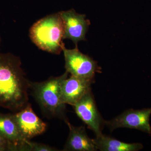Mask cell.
<instances>
[{
    "label": "cell",
    "instance_id": "obj_15",
    "mask_svg": "<svg viewBox=\"0 0 151 151\" xmlns=\"http://www.w3.org/2000/svg\"><path fill=\"white\" fill-rule=\"evenodd\" d=\"M8 151V149L4 146L0 145V151Z\"/></svg>",
    "mask_w": 151,
    "mask_h": 151
},
{
    "label": "cell",
    "instance_id": "obj_13",
    "mask_svg": "<svg viewBox=\"0 0 151 151\" xmlns=\"http://www.w3.org/2000/svg\"><path fill=\"white\" fill-rule=\"evenodd\" d=\"M29 151H55L56 149L47 145L41 143L33 142L30 141Z\"/></svg>",
    "mask_w": 151,
    "mask_h": 151
},
{
    "label": "cell",
    "instance_id": "obj_9",
    "mask_svg": "<svg viewBox=\"0 0 151 151\" xmlns=\"http://www.w3.org/2000/svg\"><path fill=\"white\" fill-rule=\"evenodd\" d=\"M94 79L71 75L63 81L60 86L61 100L65 104L73 106L88 92L91 91Z\"/></svg>",
    "mask_w": 151,
    "mask_h": 151
},
{
    "label": "cell",
    "instance_id": "obj_14",
    "mask_svg": "<svg viewBox=\"0 0 151 151\" xmlns=\"http://www.w3.org/2000/svg\"><path fill=\"white\" fill-rule=\"evenodd\" d=\"M0 145L4 146L8 149V151H10L9 145L7 141L2 136L0 135Z\"/></svg>",
    "mask_w": 151,
    "mask_h": 151
},
{
    "label": "cell",
    "instance_id": "obj_7",
    "mask_svg": "<svg viewBox=\"0 0 151 151\" xmlns=\"http://www.w3.org/2000/svg\"><path fill=\"white\" fill-rule=\"evenodd\" d=\"M73 106L77 116L96 136L102 134V126L104 121L98 111L91 91L85 94Z\"/></svg>",
    "mask_w": 151,
    "mask_h": 151
},
{
    "label": "cell",
    "instance_id": "obj_12",
    "mask_svg": "<svg viewBox=\"0 0 151 151\" xmlns=\"http://www.w3.org/2000/svg\"><path fill=\"white\" fill-rule=\"evenodd\" d=\"M97 150L101 151H138L143 149L140 143H127L100 134L92 139Z\"/></svg>",
    "mask_w": 151,
    "mask_h": 151
},
{
    "label": "cell",
    "instance_id": "obj_8",
    "mask_svg": "<svg viewBox=\"0 0 151 151\" xmlns=\"http://www.w3.org/2000/svg\"><path fill=\"white\" fill-rule=\"evenodd\" d=\"M64 27L63 39H68L76 45L85 40V36L90 22L85 15L77 14L74 10L60 12Z\"/></svg>",
    "mask_w": 151,
    "mask_h": 151
},
{
    "label": "cell",
    "instance_id": "obj_1",
    "mask_svg": "<svg viewBox=\"0 0 151 151\" xmlns=\"http://www.w3.org/2000/svg\"><path fill=\"white\" fill-rule=\"evenodd\" d=\"M29 88L18 59L0 54V107L17 112L21 110L29 103Z\"/></svg>",
    "mask_w": 151,
    "mask_h": 151
},
{
    "label": "cell",
    "instance_id": "obj_3",
    "mask_svg": "<svg viewBox=\"0 0 151 151\" xmlns=\"http://www.w3.org/2000/svg\"><path fill=\"white\" fill-rule=\"evenodd\" d=\"M63 22L59 13L41 19L30 30L31 39L40 49L59 54L64 45Z\"/></svg>",
    "mask_w": 151,
    "mask_h": 151
},
{
    "label": "cell",
    "instance_id": "obj_2",
    "mask_svg": "<svg viewBox=\"0 0 151 151\" xmlns=\"http://www.w3.org/2000/svg\"><path fill=\"white\" fill-rule=\"evenodd\" d=\"M67 71L58 77H51L41 82H29V88L43 113L50 117L59 118L67 122L65 104L61 100L60 86L68 77Z\"/></svg>",
    "mask_w": 151,
    "mask_h": 151
},
{
    "label": "cell",
    "instance_id": "obj_10",
    "mask_svg": "<svg viewBox=\"0 0 151 151\" xmlns=\"http://www.w3.org/2000/svg\"><path fill=\"white\" fill-rule=\"evenodd\" d=\"M0 135L9 143L10 151H28L30 141L22 137L13 115L0 113Z\"/></svg>",
    "mask_w": 151,
    "mask_h": 151
},
{
    "label": "cell",
    "instance_id": "obj_5",
    "mask_svg": "<svg viewBox=\"0 0 151 151\" xmlns=\"http://www.w3.org/2000/svg\"><path fill=\"white\" fill-rule=\"evenodd\" d=\"M151 108L142 110L129 109L111 121L104 122L111 131L120 128L135 129L151 134L150 118Z\"/></svg>",
    "mask_w": 151,
    "mask_h": 151
},
{
    "label": "cell",
    "instance_id": "obj_4",
    "mask_svg": "<svg viewBox=\"0 0 151 151\" xmlns=\"http://www.w3.org/2000/svg\"><path fill=\"white\" fill-rule=\"evenodd\" d=\"M65 60L66 71L71 75L94 79L98 70L97 63L88 55L83 54L76 46L73 49L62 47Z\"/></svg>",
    "mask_w": 151,
    "mask_h": 151
},
{
    "label": "cell",
    "instance_id": "obj_11",
    "mask_svg": "<svg viewBox=\"0 0 151 151\" xmlns=\"http://www.w3.org/2000/svg\"><path fill=\"white\" fill-rule=\"evenodd\" d=\"M69 129L68 138L63 151H95L97 150L92 139L86 134L85 127H76L68 122H65Z\"/></svg>",
    "mask_w": 151,
    "mask_h": 151
},
{
    "label": "cell",
    "instance_id": "obj_6",
    "mask_svg": "<svg viewBox=\"0 0 151 151\" xmlns=\"http://www.w3.org/2000/svg\"><path fill=\"white\" fill-rule=\"evenodd\" d=\"M13 116L21 134L27 140L46 131L47 124L36 115L29 103Z\"/></svg>",
    "mask_w": 151,
    "mask_h": 151
}]
</instances>
